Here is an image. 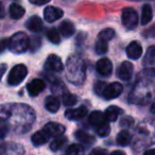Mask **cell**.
<instances>
[{
	"instance_id": "obj_1",
	"label": "cell",
	"mask_w": 155,
	"mask_h": 155,
	"mask_svg": "<svg viewBox=\"0 0 155 155\" xmlns=\"http://www.w3.org/2000/svg\"><path fill=\"white\" fill-rule=\"evenodd\" d=\"M66 77L69 82L74 85L84 83L86 77V67L84 60L78 54H72L68 58L66 63Z\"/></svg>"
},
{
	"instance_id": "obj_2",
	"label": "cell",
	"mask_w": 155,
	"mask_h": 155,
	"mask_svg": "<svg viewBox=\"0 0 155 155\" xmlns=\"http://www.w3.org/2000/svg\"><path fill=\"white\" fill-rule=\"evenodd\" d=\"M30 38L25 32H17L9 39L8 48L15 54H21L29 49Z\"/></svg>"
},
{
	"instance_id": "obj_3",
	"label": "cell",
	"mask_w": 155,
	"mask_h": 155,
	"mask_svg": "<svg viewBox=\"0 0 155 155\" xmlns=\"http://www.w3.org/2000/svg\"><path fill=\"white\" fill-rule=\"evenodd\" d=\"M27 75H28V68L26 67V65L18 64L14 66L10 71L9 77H8V83L11 86H17L26 79Z\"/></svg>"
},
{
	"instance_id": "obj_4",
	"label": "cell",
	"mask_w": 155,
	"mask_h": 155,
	"mask_svg": "<svg viewBox=\"0 0 155 155\" xmlns=\"http://www.w3.org/2000/svg\"><path fill=\"white\" fill-rule=\"evenodd\" d=\"M121 20L122 24L127 30H133L138 25V13L133 9V8H125L121 14Z\"/></svg>"
},
{
	"instance_id": "obj_5",
	"label": "cell",
	"mask_w": 155,
	"mask_h": 155,
	"mask_svg": "<svg viewBox=\"0 0 155 155\" xmlns=\"http://www.w3.org/2000/svg\"><path fill=\"white\" fill-rule=\"evenodd\" d=\"M123 86L119 82H113L110 84H106L102 91V97L105 100H113L118 98L122 94Z\"/></svg>"
},
{
	"instance_id": "obj_6",
	"label": "cell",
	"mask_w": 155,
	"mask_h": 155,
	"mask_svg": "<svg viewBox=\"0 0 155 155\" xmlns=\"http://www.w3.org/2000/svg\"><path fill=\"white\" fill-rule=\"evenodd\" d=\"M45 69L51 72H61L64 69V65L62 63L60 56L55 54H50L45 63Z\"/></svg>"
},
{
	"instance_id": "obj_7",
	"label": "cell",
	"mask_w": 155,
	"mask_h": 155,
	"mask_svg": "<svg viewBox=\"0 0 155 155\" xmlns=\"http://www.w3.org/2000/svg\"><path fill=\"white\" fill-rule=\"evenodd\" d=\"M87 107L86 106H79L77 108H69L65 112V117H66L68 120H81V119L85 118L87 116Z\"/></svg>"
},
{
	"instance_id": "obj_8",
	"label": "cell",
	"mask_w": 155,
	"mask_h": 155,
	"mask_svg": "<svg viewBox=\"0 0 155 155\" xmlns=\"http://www.w3.org/2000/svg\"><path fill=\"white\" fill-rule=\"evenodd\" d=\"M96 70L102 77H110L113 72V64L107 58H100L96 64Z\"/></svg>"
},
{
	"instance_id": "obj_9",
	"label": "cell",
	"mask_w": 155,
	"mask_h": 155,
	"mask_svg": "<svg viewBox=\"0 0 155 155\" xmlns=\"http://www.w3.org/2000/svg\"><path fill=\"white\" fill-rule=\"evenodd\" d=\"M64 15V12L60 9V8L56 7H52V5H49L45 9L44 11V18L47 22H54L56 20L61 19Z\"/></svg>"
},
{
	"instance_id": "obj_10",
	"label": "cell",
	"mask_w": 155,
	"mask_h": 155,
	"mask_svg": "<svg viewBox=\"0 0 155 155\" xmlns=\"http://www.w3.org/2000/svg\"><path fill=\"white\" fill-rule=\"evenodd\" d=\"M46 88V84L41 79H34L27 85V91L31 97H36L43 93Z\"/></svg>"
},
{
	"instance_id": "obj_11",
	"label": "cell",
	"mask_w": 155,
	"mask_h": 155,
	"mask_svg": "<svg viewBox=\"0 0 155 155\" xmlns=\"http://www.w3.org/2000/svg\"><path fill=\"white\" fill-rule=\"evenodd\" d=\"M65 127L61 123L58 122H49L44 127L43 131L47 134L50 137H55V136L62 135V134L65 133Z\"/></svg>"
},
{
	"instance_id": "obj_12",
	"label": "cell",
	"mask_w": 155,
	"mask_h": 155,
	"mask_svg": "<svg viewBox=\"0 0 155 155\" xmlns=\"http://www.w3.org/2000/svg\"><path fill=\"white\" fill-rule=\"evenodd\" d=\"M133 70H134V66L131 62H123L122 64L119 66V69H118V78L121 79L123 81H129L130 79L132 78V74H133Z\"/></svg>"
},
{
	"instance_id": "obj_13",
	"label": "cell",
	"mask_w": 155,
	"mask_h": 155,
	"mask_svg": "<svg viewBox=\"0 0 155 155\" xmlns=\"http://www.w3.org/2000/svg\"><path fill=\"white\" fill-rule=\"evenodd\" d=\"M142 54V47L138 41H131L127 47V55L131 60H138Z\"/></svg>"
},
{
	"instance_id": "obj_14",
	"label": "cell",
	"mask_w": 155,
	"mask_h": 155,
	"mask_svg": "<svg viewBox=\"0 0 155 155\" xmlns=\"http://www.w3.org/2000/svg\"><path fill=\"white\" fill-rule=\"evenodd\" d=\"M26 27L29 31L31 32H41L44 28V24H43V20L38 17V16L34 15V16H31L26 22Z\"/></svg>"
},
{
	"instance_id": "obj_15",
	"label": "cell",
	"mask_w": 155,
	"mask_h": 155,
	"mask_svg": "<svg viewBox=\"0 0 155 155\" xmlns=\"http://www.w3.org/2000/svg\"><path fill=\"white\" fill-rule=\"evenodd\" d=\"M88 122L91 127H94L96 129V127H98L101 124H103L104 122H106V119H105L104 114L102 112H100V110H95V112L91 113V115H89Z\"/></svg>"
},
{
	"instance_id": "obj_16",
	"label": "cell",
	"mask_w": 155,
	"mask_h": 155,
	"mask_svg": "<svg viewBox=\"0 0 155 155\" xmlns=\"http://www.w3.org/2000/svg\"><path fill=\"white\" fill-rule=\"evenodd\" d=\"M122 114V110L118 106H108L104 112V117H105L106 121L108 122H115L118 119V117Z\"/></svg>"
},
{
	"instance_id": "obj_17",
	"label": "cell",
	"mask_w": 155,
	"mask_h": 155,
	"mask_svg": "<svg viewBox=\"0 0 155 155\" xmlns=\"http://www.w3.org/2000/svg\"><path fill=\"white\" fill-rule=\"evenodd\" d=\"M60 106H61L60 100H58L55 96H48V97L46 98L45 107L49 113H52V114L56 113L60 110Z\"/></svg>"
},
{
	"instance_id": "obj_18",
	"label": "cell",
	"mask_w": 155,
	"mask_h": 155,
	"mask_svg": "<svg viewBox=\"0 0 155 155\" xmlns=\"http://www.w3.org/2000/svg\"><path fill=\"white\" fill-rule=\"evenodd\" d=\"M74 136L79 141L82 142V143H84V144H87V146L93 144L96 140V138L94 137L93 135L88 134L87 132L83 131V130H78V131H75Z\"/></svg>"
},
{
	"instance_id": "obj_19",
	"label": "cell",
	"mask_w": 155,
	"mask_h": 155,
	"mask_svg": "<svg viewBox=\"0 0 155 155\" xmlns=\"http://www.w3.org/2000/svg\"><path fill=\"white\" fill-rule=\"evenodd\" d=\"M60 32L64 37H70L74 34L75 28L74 25L69 20H64L62 24L60 25Z\"/></svg>"
},
{
	"instance_id": "obj_20",
	"label": "cell",
	"mask_w": 155,
	"mask_h": 155,
	"mask_svg": "<svg viewBox=\"0 0 155 155\" xmlns=\"http://www.w3.org/2000/svg\"><path fill=\"white\" fill-rule=\"evenodd\" d=\"M68 140H67V137L62 135H58V136H55L53 139V141L50 143V150L53 151V152H56V151H60L64 148L65 146L67 144Z\"/></svg>"
},
{
	"instance_id": "obj_21",
	"label": "cell",
	"mask_w": 155,
	"mask_h": 155,
	"mask_svg": "<svg viewBox=\"0 0 155 155\" xmlns=\"http://www.w3.org/2000/svg\"><path fill=\"white\" fill-rule=\"evenodd\" d=\"M48 140H49V136H48L43 130L34 133L32 135V137H31V141H32V143L34 144L35 147H39V146H41V144H45Z\"/></svg>"
},
{
	"instance_id": "obj_22",
	"label": "cell",
	"mask_w": 155,
	"mask_h": 155,
	"mask_svg": "<svg viewBox=\"0 0 155 155\" xmlns=\"http://www.w3.org/2000/svg\"><path fill=\"white\" fill-rule=\"evenodd\" d=\"M9 13H10V16H11L13 19H19V18H21L22 16L25 15L26 10H25L24 7H21V5H18V3H12V5H10Z\"/></svg>"
},
{
	"instance_id": "obj_23",
	"label": "cell",
	"mask_w": 155,
	"mask_h": 155,
	"mask_svg": "<svg viewBox=\"0 0 155 155\" xmlns=\"http://www.w3.org/2000/svg\"><path fill=\"white\" fill-rule=\"evenodd\" d=\"M131 140H132V136H131V134H130V132L127 131V130L121 131L120 133L117 135V138H116L117 144L120 147H127V144H130Z\"/></svg>"
},
{
	"instance_id": "obj_24",
	"label": "cell",
	"mask_w": 155,
	"mask_h": 155,
	"mask_svg": "<svg viewBox=\"0 0 155 155\" xmlns=\"http://www.w3.org/2000/svg\"><path fill=\"white\" fill-rule=\"evenodd\" d=\"M153 19V11L152 8L150 5H144L142 7V11H141V25L142 26H146L148 25L151 20Z\"/></svg>"
},
{
	"instance_id": "obj_25",
	"label": "cell",
	"mask_w": 155,
	"mask_h": 155,
	"mask_svg": "<svg viewBox=\"0 0 155 155\" xmlns=\"http://www.w3.org/2000/svg\"><path fill=\"white\" fill-rule=\"evenodd\" d=\"M62 102L65 106H73L74 104H77L78 102V97L73 94L69 93V91H64L62 94Z\"/></svg>"
},
{
	"instance_id": "obj_26",
	"label": "cell",
	"mask_w": 155,
	"mask_h": 155,
	"mask_svg": "<svg viewBox=\"0 0 155 155\" xmlns=\"http://www.w3.org/2000/svg\"><path fill=\"white\" fill-rule=\"evenodd\" d=\"M154 62H155V47L154 46H151V47H149L146 56H144L143 64L146 66L153 67L154 66Z\"/></svg>"
},
{
	"instance_id": "obj_27",
	"label": "cell",
	"mask_w": 155,
	"mask_h": 155,
	"mask_svg": "<svg viewBox=\"0 0 155 155\" xmlns=\"http://www.w3.org/2000/svg\"><path fill=\"white\" fill-rule=\"evenodd\" d=\"M47 38L49 39L52 44H55V45H58V44L61 43L60 32L54 28L49 29V30L47 31Z\"/></svg>"
},
{
	"instance_id": "obj_28",
	"label": "cell",
	"mask_w": 155,
	"mask_h": 155,
	"mask_svg": "<svg viewBox=\"0 0 155 155\" xmlns=\"http://www.w3.org/2000/svg\"><path fill=\"white\" fill-rule=\"evenodd\" d=\"M65 153L66 154H83V153H85V148L82 144L72 143L66 149Z\"/></svg>"
},
{
	"instance_id": "obj_29",
	"label": "cell",
	"mask_w": 155,
	"mask_h": 155,
	"mask_svg": "<svg viewBox=\"0 0 155 155\" xmlns=\"http://www.w3.org/2000/svg\"><path fill=\"white\" fill-rule=\"evenodd\" d=\"M10 130V124L8 120L3 117L0 116V139L5 138L8 135Z\"/></svg>"
},
{
	"instance_id": "obj_30",
	"label": "cell",
	"mask_w": 155,
	"mask_h": 155,
	"mask_svg": "<svg viewBox=\"0 0 155 155\" xmlns=\"http://www.w3.org/2000/svg\"><path fill=\"white\" fill-rule=\"evenodd\" d=\"M95 50H96V52H97V54H100V55L105 54L108 50L107 41H103V39H98L95 46Z\"/></svg>"
},
{
	"instance_id": "obj_31",
	"label": "cell",
	"mask_w": 155,
	"mask_h": 155,
	"mask_svg": "<svg viewBox=\"0 0 155 155\" xmlns=\"http://www.w3.org/2000/svg\"><path fill=\"white\" fill-rule=\"evenodd\" d=\"M99 39H103L105 41H110V39L114 38L115 36V31L110 28H106L104 30H102L101 32L99 33Z\"/></svg>"
},
{
	"instance_id": "obj_32",
	"label": "cell",
	"mask_w": 155,
	"mask_h": 155,
	"mask_svg": "<svg viewBox=\"0 0 155 155\" xmlns=\"http://www.w3.org/2000/svg\"><path fill=\"white\" fill-rule=\"evenodd\" d=\"M96 132H97L98 135L101 136V137H106L110 132V124H108L107 121L104 122L103 124H101L100 127H96Z\"/></svg>"
},
{
	"instance_id": "obj_33",
	"label": "cell",
	"mask_w": 155,
	"mask_h": 155,
	"mask_svg": "<svg viewBox=\"0 0 155 155\" xmlns=\"http://www.w3.org/2000/svg\"><path fill=\"white\" fill-rule=\"evenodd\" d=\"M133 124H134V119L130 116L123 117L120 121V127H122V129H130Z\"/></svg>"
},
{
	"instance_id": "obj_34",
	"label": "cell",
	"mask_w": 155,
	"mask_h": 155,
	"mask_svg": "<svg viewBox=\"0 0 155 155\" xmlns=\"http://www.w3.org/2000/svg\"><path fill=\"white\" fill-rule=\"evenodd\" d=\"M41 41L39 37H33L32 39L30 41V44H29V48H30V50L32 52L36 51V50H38V48L41 47Z\"/></svg>"
},
{
	"instance_id": "obj_35",
	"label": "cell",
	"mask_w": 155,
	"mask_h": 155,
	"mask_svg": "<svg viewBox=\"0 0 155 155\" xmlns=\"http://www.w3.org/2000/svg\"><path fill=\"white\" fill-rule=\"evenodd\" d=\"M105 85H106V83L105 82H98V83H96L95 84V91L98 94V95H100L101 96L102 95V91H103V89H104V87H105Z\"/></svg>"
},
{
	"instance_id": "obj_36",
	"label": "cell",
	"mask_w": 155,
	"mask_h": 155,
	"mask_svg": "<svg viewBox=\"0 0 155 155\" xmlns=\"http://www.w3.org/2000/svg\"><path fill=\"white\" fill-rule=\"evenodd\" d=\"M8 45H9V39H1L0 41V53H2L7 50Z\"/></svg>"
},
{
	"instance_id": "obj_37",
	"label": "cell",
	"mask_w": 155,
	"mask_h": 155,
	"mask_svg": "<svg viewBox=\"0 0 155 155\" xmlns=\"http://www.w3.org/2000/svg\"><path fill=\"white\" fill-rule=\"evenodd\" d=\"M107 150L105 149H100V148H97V149H94L93 151L91 152V154H96V155H104V154H107Z\"/></svg>"
},
{
	"instance_id": "obj_38",
	"label": "cell",
	"mask_w": 155,
	"mask_h": 155,
	"mask_svg": "<svg viewBox=\"0 0 155 155\" xmlns=\"http://www.w3.org/2000/svg\"><path fill=\"white\" fill-rule=\"evenodd\" d=\"M32 5H44L46 3L50 2L51 0H29Z\"/></svg>"
},
{
	"instance_id": "obj_39",
	"label": "cell",
	"mask_w": 155,
	"mask_h": 155,
	"mask_svg": "<svg viewBox=\"0 0 155 155\" xmlns=\"http://www.w3.org/2000/svg\"><path fill=\"white\" fill-rule=\"evenodd\" d=\"M7 69H8V65L7 64H0V79L2 78V75L5 73V71H7Z\"/></svg>"
},
{
	"instance_id": "obj_40",
	"label": "cell",
	"mask_w": 155,
	"mask_h": 155,
	"mask_svg": "<svg viewBox=\"0 0 155 155\" xmlns=\"http://www.w3.org/2000/svg\"><path fill=\"white\" fill-rule=\"evenodd\" d=\"M112 154H121V155H124L125 153L122 152V151H114V152H112Z\"/></svg>"
},
{
	"instance_id": "obj_41",
	"label": "cell",
	"mask_w": 155,
	"mask_h": 155,
	"mask_svg": "<svg viewBox=\"0 0 155 155\" xmlns=\"http://www.w3.org/2000/svg\"><path fill=\"white\" fill-rule=\"evenodd\" d=\"M3 15V7L2 5H1V2H0V17Z\"/></svg>"
},
{
	"instance_id": "obj_42",
	"label": "cell",
	"mask_w": 155,
	"mask_h": 155,
	"mask_svg": "<svg viewBox=\"0 0 155 155\" xmlns=\"http://www.w3.org/2000/svg\"><path fill=\"white\" fill-rule=\"evenodd\" d=\"M153 110H154V104H152V105H151V112L153 113Z\"/></svg>"
}]
</instances>
